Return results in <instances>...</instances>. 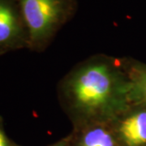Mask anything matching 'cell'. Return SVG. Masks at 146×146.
<instances>
[{"label":"cell","mask_w":146,"mask_h":146,"mask_svg":"<svg viewBox=\"0 0 146 146\" xmlns=\"http://www.w3.org/2000/svg\"><path fill=\"white\" fill-rule=\"evenodd\" d=\"M119 133L127 146L146 145V110L136 112L123 120Z\"/></svg>","instance_id":"cell-3"},{"label":"cell","mask_w":146,"mask_h":146,"mask_svg":"<svg viewBox=\"0 0 146 146\" xmlns=\"http://www.w3.org/2000/svg\"><path fill=\"white\" fill-rule=\"evenodd\" d=\"M0 146H8L7 137L1 128H0Z\"/></svg>","instance_id":"cell-7"},{"label":"cell","mask_w":146,"mask_h":146,"mask_svg":"<svg viewBox=\"0 0 146 146\" xmlns=\"http://www.w3.org/2000/svg\"><path fill=\"white\" fill-rule=\"evenodd\" d=\"M112 74L105 65H94L83 69L76 76L72 84V92L76 103L86 110H97L105 107L113 95Z\"/></svg>","instance_id":"cell-1"},{"label":"cell","mask_w":146,"mask_h":146,"mask_svg":"<svg viewBox=\"0 0 146 146\" xmlns=\"http://www.w3.org/2000/svg\"><path fill=\"white\" fill-rule=\"evenodd\" d=\"M21 33L20 19L9 0H0V43H9Z\"/></svg>","instance_id":"cell-4"},{"label":"cell","mask_w":146,"mask_h":146,"mask_svg":"<svg viewBox=\"0 0 146 146\" xmlns=\"http://www.w3.org/2000/svg\"><path fill=\"white\" fill-rule=\"evenodd\" d=\"M80 146H115V142L107 131L102 127H96L86 132Z\"/></svg>","instance_id":"cell-6"},{"label":"cell","mask_w":146,"mask_h":146,"mask_svg":"<svg viewBox=\"0 0 146 146\" xmlns=\"http://www.w3.org/2000/svg\"><path fill=\"white\" fill-rule=\"evenodd\" d=\"M33 42L46 40L68 16L71 0H19Z\"/></svg>","instance_id":"cell-2"},{"label":"cell","mask_w":146,"mask_h":146,"mask_svg":"<svg viewBox=\"0 0 146 146\" xmlns=\"http://www.w3.org/2000/svg\"><path fill=\"white\" fill-rule=\"evenodd\" d=\"M57 146H63V145H57Z\"/></svg>","instance_id":"cell-8"},{"label":"cell","mask_w":146,"mask_h":146,"mask_svg":"<svg viewBox=\"0 0 146 146\" xmlns=\"http://www.w3.org/2000/svg\"><path fill=\"white\" fill-rule=\"evenodd\" d=\"M127 97L132 102L146 104V70L136 72L126 86Z\"/></svg>","instance_id":"cell-5"}]
</instances>
